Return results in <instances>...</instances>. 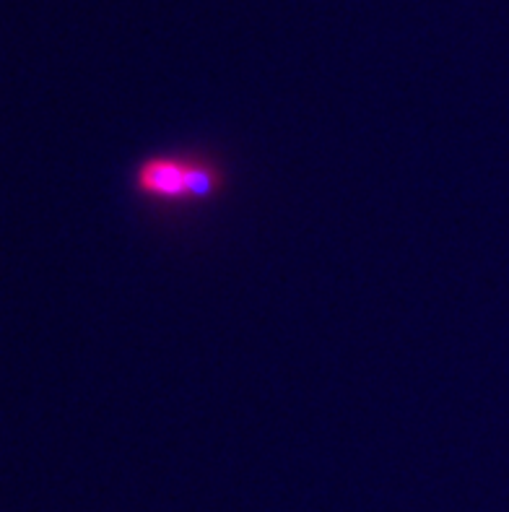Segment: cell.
Masks as SVG:
<instances>
[{"label":"cell","instance_id":"1","mask_svg":"<svg viewBox=\"0 0 509 512\" xmlns=\"http://www.w3.org/2000/svg\"><path fill=\"white\" fill-rule=\"evenodd\" d=\"M224 185L216 164L195 156H151L136 169V190L159 203L206 201Z\"/></svg>","mask_w":509,"mask_h":512}]
</instances>
